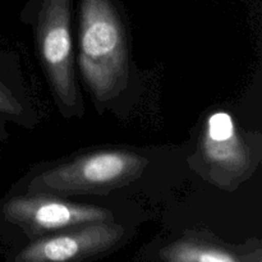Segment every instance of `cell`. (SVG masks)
<instances>
[{"label": "cell", "mask_w": 262, "mask_h": 262, "mask_svg": "<svg viewBox=\"0 0 262 262\" xmlns=\"http://www.w3.org/2000/svg\"><path fill=\"white\" fill-rule=\"evenodd\" d=\"M174 262H243L233 253L197 243H179L170 250Z\"/></svg>", "instance_id": "7"}, {"label": "cell", "mask_w": 262, "mask_h": 262, "mask_svg": "<svg viewBox=\"0 0 262 262\" xmlns=\"http://www.w3.org/2000/svg\"><path fill=\"white\" fill-rule=\"evenodd\" d=\"M2 214L5 222L33 234L113 220L112 212L102 207L74 204L38 193L7 200L2 206Z\"/></svg>", "instance_id": "4"}, {"label": "cell", "mask_w": 262, "mask_h": 262, "mask_svg": "<svg viewBox=\"0 0 262 262\" xmlns=\"http://www.w3.org/2000/svg\"><path fill=\"white\" fill-rule=\"evenodd\" d=\"M2 129H3V123H2V118H0V133H2Z\"/></svg>", "instance_id": "9"}, {"label": "cell", "mask_w": 262, "mask_h": 262, "mask_svg": "<svg viewBox=\"0 0 262 262\" xmlns=\"http://www.w3.org/2000/svg\"><path fill=\"white\" fill-rule=\"evenodd\" d=\"M148 160L125 150H101L61 164L35 177L28 186L32 193H104L132 183Z\"/></svg>", "instance_id": "3"}, {"label": "cell", "mask_w": 262, "mask_h": 262, "mask_svg": "<svg viewBox=\"0 0 262 262\" xmlns=\"http://www.w3.org/2000/svg\"><path fill=\"white\" fill-rule=\"evenodd\" d=\"M124 229L112 222L90 223L42 238L20 251L15 262H76L114 246Z\"/></svg>", "instance_id": "5"}, {"label": "cell", "mask_w": 262, "mask_h": 262, "mask_svg": "<svg viewBox=\"0 0 262 262\" xmlns=\"http://www.w3.org/2000/svg\"><path fill=\"white\" fill-rule=\"evenodd\" d=\"M0 114L17 118L22 114V106L0 78Z\"/></svg>", "instance_id": "8"}, {"label": "cell", "mask_w": 262, "mask_h": 262, "mask_svg": "<svg viewBox=\"0 0 262 262\" xmlns=\"http://www.w3.org/2000/svg\"><path fill=\"white\" fill-rule=\"evenodd\" d=\"M78 64L97 101L113 100L127 87V41L115 0H79Z\"/></svg>", "instance_id": "1"}, {"label": "cell", "mask_w": 262, "mask_h": 262, "mask_svg": "<svg viewBox=\"0 0 262 262\" xmlns=\"http://www.w3.org/2000/svg\"><path fill=\"white\" fill-rule=\"evenodd\" d=\"M73 0H27L25 13L33 23L36 50L55 99L67 115H81L72 43Z\"/></svg>", "instance_id": "2"}, {"label": "cell", "mask_w": 262, "mask_h": 262, "mask_svg": "<svg viewBox=\"0 0 262 262\" xmlns=\"http://www.w3.org/2000/svg\"><path fill=\"white\" fill-rule=\"evenodd\" d=\"M201 158L215 178L241 176L251 166V155L232 115L216 112L209 117L201 140Z\"/></svg>", "instance_id": "6"}]
</instances>
